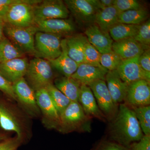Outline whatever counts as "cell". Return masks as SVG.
<instances>
[{"mask_svg": "<svg viewBox=\"0 0 150 150\" xmlns=\"http://www.w3.org/2000/svg\"><path fill=\"white\" fill-rule=\"evenodd\" d=\"M32 119L16 101L0 96V126L4 131L14 132L26 144L33 137Z\"/></svg>", "mask_w": 150, "mask_h": 150, "instance_id": "cell-1", "label": "cell"}, {"mask_svg": "<svg viewBox=\"0 0 150 150\" xmlns=\"http://www.w3.org/2000/svg\"><path fill=\"white\" fill-rule=\"evenodd\" d=\"M110 134L112 142L127 148L144 137L134 110L126 103L118 106V112L110 125Z\"/></svg>", "mask_w": 150, "mask_h": 150, "instance_id": "cell-2", "label": "cell"}, {"mask_svg": "<svg viewBox=\"0 0 150 150\" xmlns=\"http://www.w3.org/2000/svg\"><path fill=\"white\" fill-rule=\"evenodd\" d=\"M60 124L57 131L63 134L74 131L89 132L92 118L86 115L79 103L71 102L60 114Z\"/></svg>", "mask_w": 150, "mask_h": 150, "instance_id": "cell-3", "label": "cell"}, {"mask_svg": "<svg viewBox=\"0 0 150 150\" xmlns=\"http://www.w3.org/2000/svg\"><path fill=\"white\" fill-rule=\"evenodd\" d=\"M25 80L35 91L53 83L54 79L52 67L46 59L35 58L28 63L24 77Z\"/></svg>", "mask_w": 150, "mask_h": 150, "instance_id": "cell-4", "label": "cell"}, {"mask_svg": "<svg viewBox=\"0 0 150 150\" xmlns=\"http://www.w3.org/2000/svg\"><path fill=\"white\" fill-rule=\"evenodd\" d=\"M41 1L27 0L25 2L12 4L6 13L4 18V22L16 27L25 28L34 25L33 5Z\"/></svg>", "mask_w": 150, "mask_h": 150, "instance_id": "cell-5", "label": "cell"}, {"mask_svg": "<svg viewBox=\"0 0 150 150\" xmlns=\"http://www.w3.org/2000/svg\"><path fill=\"white\" fill-rule=\"evenodd\" d=\"M38 31L35 25L18 27L5 23L4 33L16 47L23 54L35 56V37Z\"/></svg>", "mask_w": 150, "mask_h": 150, "instance_id": "cell-6", "label": "cell"}, {"mask_svg": "<svg viewBox=\"0 0 150 150\" xmlns=\"http://www.w3.org/2000/svg\"><path fill=\"white\" fill-rule=\"evenodd\" d=\"M16 101L22 110L30 118L40 117V112L38 105L35 91L28 83L24 78L12 84Z\"/></svg>", "mask_w": 150, "mask_h": 150, "instance_id": "cell-7", "label": "cell"}, {"mask_svg": "<svg viewBox=\"0 0 150 150\" xmlns=\"http://www.w3.org/2000/svg\"><path fill=\"white\" fill-rule=\"evenodd\" d=\"M61 38V35L38 31L35 37L36 58L48 61L58 58L62 52Z\"/></svg>", "mask_w": 150, "mask_h": 150, "instance_id": "cell-8", "label": "cell"}, {"mask_svg": "<svg viewBox=\"0 0 150 150\" xmlns=\"http://www.w3.org/2000/svg\"><path fill=\"white\" fill-rule=\"evenodd\" d=\"M35 97L40 112L41 122L48 130H57L60 122V115L46 88L35 91Z\"/></svg>", "mask_w": 150, "mask_h": 150, "instance_id": "cell-9", "label": "cell"}, {"mask_svg": "<svg viewBox=\"0 0 150 150\" xmlns=\"http://www.w3.org/2000/svg\"><path fill=\"white\" fill-rule=\"evenodd\" d=\"M64 2L74 16L84 23H94L97 13L103 9L99 0H66Z\"/></svg>", "mask_w": 150, "mask_h": 150, "instance_id": "cell-10", "label": "cell"}, {"mask_svg": "<svg viewBox=\"0 0 150 150\" xmlns=\"http://www.w3.org/2000/svg\"><path fill=\"white\" fill-rule=\"evenodd\" d=\"M88 86L91 89L100 110L106 119L112 121L117 114L118 106L113 102L105 81L98 80Z\"/></svg>", "mask_w": 150, "mask_h": 150, "instance_id": "cell-11", "label": "cell"}, {"mask_svg": "<svg viewBox=\"0 0 150 150\" xmlns=\"http://www.w3.org/2000/svg\"><path fill=\"white\" fill-rule=\"evenodd\" d=\"M35 21L51 19H67L69 11L65 3L60 0L41 1L33 5Z\"/></svg>", "mask_w": 150, "mask_h": 150, "instance_id": "cell-12", "label": "cell"}, {"mask_svg": "<svg viewBox=\"0 0 150 150\" xmlns=\"http://www.w3.org/2000/svg\"><path fill=\"white\" fill-rule=\"evenodd\" d=\"M124 101L131 108L150 105V82L141 80L129 84Z\"/></svg>", "mask_w": 150, "mask_h": 150, "instance_id": "cell-13", "label": "cell"}, {"mask_svg": "<svg viewBox=\"0 0 150 150\" xmlns=\"http://www.w3.org/2000/svg\"><path fill=\"white\" fill-rule=\"evenodd\" d=\"M139 57L123 60L116 69L122 80L129 85L141 80L150 82V74L142 69Z\"/></svg>", "mask_w": 150, "mask_h": 150, "instance_id": "cell-14", "label": "cell"}, {"mask_svg": "<svg viewBox=\"0 0 150 150\" xmlns=\"http://www.w3.org/2000/svg\"><path fill=\"white\" fill-rule=\"evenodd\" d=\"M34 25L38 31L61 36L70 34L76 29L73 22L67 18L35 20Z\"/></svg>", "mask_w": 150, "mask_h": 150, "instance_id": "cell-15", "label": "cell"}, {"mask_svg": "<svg viewBox=\"0 0 150 150\" xmlns=\"http://www.w3.org/2000/svg\"><path fill=\"white\" fill-rule=\"evenodd\" d=\"M28 63L26 58H17L0 63V75L13 84L24 78Z\"/></svg>", "mask_w": 150, "mask_h": 150, "instance_id": "cell-16", "label": "cell"}, {"mask_svg": "<svg viewBox=\"0 0 150 150\" xmlns=\"http://www.w3.org/2000/svg\"><path fill=\"white\" fill-rule=\"evenodd\" d=\"M89 43L101 54L112 51L113 40L109 33L105 32L95 24L88 26L85 31Z\"/></svg>", "mask_w": 150, "mask_h": 150, "instance_id": "cell-17", "label": "cell"}, {"mask_svg": "<svg viewBox=\"0 0 150 150\" xmlns=\"http://www.w3.org/2000/svg\"><path fill=\"white\" fill-rule=\"evenodd\" d=\"M105 81L113 102L119 106L125 101L129 84L122 80L117 70L108 71Z\"/></svg>", "mask_w": 150, "mask_h": 150, "instance_id": "cell-18", "label": "cell"}, {"mask_svg": "<svg viewBox=\"0 0 150 150\" xmlns=\"http://www.w3.org/2000/svg\"><path fill=\"white\" fill-rule=\"evenodd\" d=\"M108 72V71L104 68L82 63L79 65L76 71L71 77L81 85L88 86L98 80L105 81V75Z\"/></svg>", "mask_w": 150, "mask_h": 150, "instance_id": "cell-19", "label": "cell"}, {"mask_svg": "<svg viewBox=\"0 0 150 150\" xmlns=\"http://www.w3.org/2000/svg\"><path fill=\"white\" fill-rule=\"evenodd\" d=\"M79 103L86 115L90 118H96L105 121L106 118L100 110L95 98L89 86L81 85Z\"/></svg>", "mask_w": 150, "mask_h": 150, "instance_id": "cell-20", "label": "cell"}, {"mask_svg": "<svg viewBox=\"0 0 150 150\" xmlns=\"http://www.w3.org/2000/svg\"><path fill=\"white\" fill-rule=\"evenodd\" d=\"M149 48L142 46L133 38L115 41L112 46V51L123 60L140 56L145 50Z\"/></svg>", "mask_w": 150, "mask_h": 150, "instance_id": "cell-21", "label": "cell"}, {"mask_svg": "<svg viewBox=\"0 0 150 150\" xmlns=\"http://www.w3.org/2000/svg\"><path fill=\"white\" fill-rule=\"evenodd\" d=\"M62 54L56 59L49 60L52 67L62 73L64 76L70 77L76 71L79 65L68 55L66 38L62 40Z\"/></svg>", "mask_w": 150, "mask_h": 150, "instance_id": "cell-22", "label": "cell"}, {"mask_svg": "<svg viewBox=\"0 0 150 150\" xmlns=\"http://www.w3.org/2000/svg\"><path fill=\"white\" fill-rule=\"evenodd\" d=\"M68 55L78 64L83 63L84 51L88 39L82 34L69 36L66 38Z\"/></svg>", "mask_w": 150, "mask_h": 150, "instance_id": "cell-23", "label": "cell"}, {"mask_svg": "<svg viewBox=\"0 0 150 150\" xmlns=\"http://www.w3.org/2000/svg\"><path fill=\"white\" fill-rule=\"evenodd\" d=\"M120 13L114 6L106 8L97 13L94 23L103 31L109 33L110 28L118 23Z\"/></svg>", "mask_w": 150, "mask_h": 150, "instance_id": "cell-24", "label": "cell"}, {"mask_svg": "<svg viewBox=\"0 0 150 150\" xmlns=\"http://www.w3.org/2000/svg\"><path fill=\"white\" fill-rule=\"evenodd\" d=\"M54 85L71 102H79L81 85L73 78L64 76L57 78Z\"/></svg>", "mask_w": 150, "mask_h": 150, "instance_id": "cell-25", "label": "cell"}, {"mask_svg": "<svg viewBox=\"0 0 150 150\" xmlns=\"http://www.w3.org/2000/svg\"><path fill=\"white\" fill-rule=\"evenodd\" d=\"M140 25L118 23L110 28L109 33L112 40L115 41L134 38L138 33Z\"/></svg>", "mask_w": 150, "mask_h": 150, "instance_id": "cell-26", "label": "cell"}, {"mask_svg": "<svg viewBox=\"0 0 150 150\" xmlns=\"http://www.w3.org/2000/svg\"><path fill=\"white\" fill-rule=\"evenodd\" d=\"M149 13L144 8L122 12L119 14L118 23L125 24L140 25L146 21Z\"/></svg>", "mask_w": 150, "mask_h": 150, "instance_id": "cell-27", "label": "cell"}, {"mask_svg": "<svg viewBox=\"0 0 150 150\" xmlns=\"http://www.w3.org/2000/svg\"><path fill=\"white\" fill-rule=\"evenodd\" d=\"M24 54L5 35L0 40V63L23 58Z\"/></svg>", "mask_w": 150, "mask_h": 150, "instance_id": "cell-28", "label": "cell"}, {"mask_svg": "<svg viewBox=\"0 0 150 150\" xmlns=\"http://www.w3.org/2000/svg\"><path fill=\"white\" fill-rule=\"evenodd\" d=\"M46 88L59 115H60L71 101L62 92L56 88L54 84L48 85Z\"/></svg>", "mask_w": 150, "mask_h": 150, "instance_id": "cell-29", "label": "cell"}, {"mask_svg": "<svg viewBox=\"0 0 150 150\" xmlns=\"http://www.w3.org/2000/svg\"><path fill=\"white\" fill-rule=\"evenodd\" d=\"M134 110L145 136H150V106L131 108Z\"/></svg>", "mask_w": 150, "mask_h": 150, "instance_id": "cell-30", "label": "cell"}, {"mask_svg": "<svg viewBox=\"0 0 150 150\" xmlns=\"http://www.w3.org/2000/svg\"><path fill=\"white\" fill-rule=\"evenodd\" d=\"M123 59L112 51L108 53L101 54L100 64L103 68L108 71L117 69Z\"/></svg>", "mask_w": 150, "mask_h": 150, "instance_id": "cell-31", "label": "cell"}, {"mask_svg": "<svg viewBox=\"0 0 150 150\" xmlns=\"http://www.w3.org/2000/svg\"><path fill=\"white\" fill-rule=\"evenodd\" d=\"M101 54L88 41L84 51L83 63L94 67L103 68L100 64Z\"/></svg>", "mask_w": 150, "mask_h": 150, "instance_id": "cell-32", "label": "cell"}, {"mask_svg": "<svg viewBox=\"0 0 150 150\" xmlns=\"http://www.w3.org/2000/svg\"><path fill=\"white\" fill-rule=\"evenodd\" d=\"M142 46L150 48V21L149 19L140 25L137 35L134 38Z\"/></svg>", "mask_w": 150, "mask_h": 150, "instance_id": "cell-33", "label": "cell"}, {"mask_svg": "<svg viewBox=\"0 0 150 150\" xmlns=\"http://www.w3.org/2000/svg\"><path fill=\"white\" fill-rule=\"evenodd\" d=\"M113 6L120 12L143 8L142 4L137 0H114Z\"/></svg>", "mask_w": 150, "mask_h": 150, "instance_id": "cell-34", "label": "cell"}, {"mask_svg": "<svg viewBox=\"0 0 150 150\" xmlns=\"http://www.w3.org/2000/svg\"><path fill=\"white\" fill-rule=\"evenodd\" d=\"M23 144L22 140L16 135L0 141V150H16Z\"/></svg>", "mask_w": 150, "mask_h": 150, "instance_id": "cell-35", "label": "cell"}, {"mask_svg": "<svg viewBox=\"0 0 150 150\" xmlns=\"http://www.w3.org/2000/svg\"><path fill=\"white\" fill-rule=\"evenodd\" d=\"M0 91L9 98L16 101V96L14 93L12 84L9 82L0 75Z\"/></svg>", "mask_w": 150, "mask_h": 150, "instance_id": "cell-36", "label": "cell"}, {"mask_svg": "<svg viewBox=\"0 0 150 150\" xmlns=\"http://www.w3.org/2000/svg\"><path fill=\"white\" fill-rule=\"evenodd\" d=\"M94 150H129L128 148L112 141L100 142Z\"/></svg>", "mask_w": 150, "mask_h": 150, "instance_id": "cell-37", "label": "cell"}, {"mask_svg": "<svg viewBox=\"0 0 150 150\" xmlns=\"http://www.w3.org/2000/svg\"><path fill=\"white\" fill-rule=\"evenodd\" d=\"M129 150H150V136H145L138 142L131 144Z\"/></svg>", "mask_w": 150, "mask_h": 150, "instance_id": "cell-38", "label": "cell"}, {"mask_svg": "<svg viewBox=\"0 0 150 150\" xmlns=\"http://www.w3.org/2000/svg\"><path fill=\"white\" fill-rule=\"evenodd\" d=\"M139 63L142 69L150 74V49H146L139 57Z\"/></svg>", "mask_w": 150, "mask_h": 150, "instance_id": "cell-39", "label": "cell"}, {"mask_svg": "<svg viewBox=\"0 0 150 150\" xmlns=\"http://www.w3.org/2000/svg\"><path fill=\"white\" fill-rule=\"evenodd\" d=\"M27 0H0V19L4 21L6 13L10 6L15 3L25 2Z\"/></svg>", "mask_w": 150, "mask_h": 150, "instance_id": "cell-40", "label": "cell"}, {"mask_svg": "<svg viewBox=\"0 0 150 150\" xmlns=\"http://www.w3.org/2000/svg\"><path fill=\"white\" fill-rule=\"evenodd\" d=\"M114 0H100V2L103 8L113 6Z\"/></svg>", "mask_w": 150, "mask_h": 150, "instance_id": "cell-41", "label": "cell"}, {"mask_svg": "<svg viewBox=\"0 0 150 150\" xmlns=\"http://www.w3.org/2000/svg\"><path fill=\"white\" fill-rule=\"evenodd\" d=\"M5 22L1 19H0V40L2 39L4 35V27Z\"/></svg>", "mask_w": 150, "mask_h": 150, "instance_id": "cell-42", "label": "cell"}, {"mask_svg": "<svg viewBox=\"0 0 150 150\" xmlns=\"http://www.w3.org/2000/svg\"><path fill=\"white\" fill-rule=\"evenodd\" d=\"M10 137L8 133L0 131V141L8 137Z\"/></svg>", "mask_w": 150, "mask_h": 150, "instance_id": "cell-43", "label": "cell"}, {"mask_svg": "<svg viewBox=\"0 0 150 150\" xmlns=\"http://www.w3.org/2000/svg\"></svg>", "mask_w": 150, "mask_h": 150, "instance_id": "cell-44", "label": "cell"}]
</instances>
